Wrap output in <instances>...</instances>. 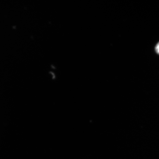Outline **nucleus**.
I'll return each instance as SVG.
<instances>
[{"mask_svg":"<svg viewBox=\"0 0 159 159\" xmlns=\"http://www.w3.org/2000/svg\"><path fill=\"white\" fill-rule=\"evenodd\" d=\"M155 50L157 54H159V42L157 44L155 47Z\"/></svg>","mask_w":159,"mask_h":159,"instance_id":"1","label":"nucleus"}]
</instances>
